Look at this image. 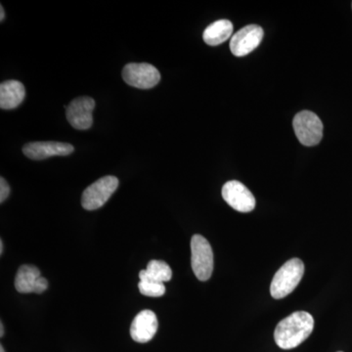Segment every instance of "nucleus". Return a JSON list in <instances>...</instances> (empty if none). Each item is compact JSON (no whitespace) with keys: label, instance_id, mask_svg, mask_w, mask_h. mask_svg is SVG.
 <instances>
[{"label":"nucleus","instance_id":"nucleus-1","mask_svg":"<svg viewBox=\"0 0 352 352\" xmlns=\"http://www.w3.org/2000/svg\"><path fill=\"white\" fill-rule=\"evenodd\" d=\"M314 319L307 311L294 312L279 322L274 332L275 342L280 349H293L311 335Z\"/></svg>","mask_w":352,"mask_h":352},{"label":"nucleus","instance_id":"nucleus-2","mask_svg":"<svg viewBox=\"0 0 352 352\" xmlns=\"http://www.w3.org/2000/svg\"><path fill=\"white\" fill-rule=\"evenodd\" d=\"M305 274V264L300 258H292L283 264L273 277L270 293L276 300L286 298L302 281Z\"/></svg>","mask_w":352,"mask_h":352},{"label":"nucleus","instance_id":"nucleus-3","mask_svg":"<svg viewBox=\"0 0 352 352\" xmlns=\"http://www.w3.org/2000/svg\"><path fill=\"white\" fill-rule=\"evenodd\" d=\"M191 265L200 281H208L214 271V252L210 243L199 234L191 239Z\"/></svg>","mask_w":352,"mask_h":352},{"label":"nucleus","instance_id":"nucleus-4","mask_svg":"<svg viewBox=\"0 0 352 352\" xmlns=\"http://www.w3.org/2000/svg\"><path fill=\"white\" fill-rule=\"evenodd\" d=\"M294 131L302 145H318L323 138V124L320 118L310 111L296 113L293 120Z\"/></svg>","mask_w":352,"mask_h":352},{"label":"nucleus","instance_id":"nucleus-5","mask_svg":"<svg viewBox=\"0 0 352 352\" xmlns=\"http://www.w3.org/2000/svg\"><path fill=\"white\" fill-rule=\"evenodd\" d=\"M119 186V179L115 176L101 177L83 191L82 206L87 210H98L107 203Z\"/></svg>","mask_w":352,"mask_h":352},{"label":"nucleus","instance_id":"nucleus-6","mask_svg":"<svg viewBox=\"0 0 352 352\" xmlns=\"http://www.w3.org/2000/svg\"><path fill=\"white\" fill-rule=\"evenodd\" d=\"M122 78L131 87L150 89L161 80V74L156 67L147 63H129L122 69Z\"/></svg>","mask_w":352,"mask_h":352},{"label":"nucleus","instance_id":"nucleus-7","mask_svg":"<svg viewBox=\"0 0 352 352\" xmlns=\"http://www.w3.org/2000/svg\"><path fill=\"white\" fill-rule=\"evenodd\" d=\"M222 198L234 210L240 212H250L256 208V198L243 183L232 180L222 187Z\"/></svg>","mask_w":352,"mask_h":352},{"label":"nucleus","instance_id":"nucleus-8","mask_svg":"<svg viewBox=\"0 0 352 352\" xmlns=\"http://www.w3.org/2000/svg\"><path fill=\"white\" fill-rule=\"evenodd\" d=\"M263 34V28L259 25H245L231 38V52L236 57H244L250 54L261 44Z\"/></svg>","mask_w":352,"mask_h":352},{"label":"nucleus","instance_id":"nucleus-9","mask_svg":"<svg viewBox=\"0 0 352 352\" xmlns=\"http://www.w3.org/2000/svg\"><path fill=\"white\" fill-rule=\"evenodd\" d=\"M94 108L95 101L91 97H78L74 99L67 107V120L74 129L87 131L94 122L92 112Z\"/></svg>","mask_w":352,"mask_h":352},{"label":"nucleus","instance_id":"nucleus-10","mask_svg":"<svg viewBox=\"0 0 352 352\" xmlns=\"http://www.w3.org/2000/svg\"><path fill=\"white\" fill-rule=\"evenodd\" d=\"M74 150H75L74 146L69 143L55 142V141L28 143L23 147L25 156L36 161L50 157L68 156L74 152Z\"/></svg>","mask_w":352,"mask_h":352},{"label":"nucleus","instance_id":"nucleus-11","mask_svg":"<svg viewBox=\"0 0 352 352\" xmlns=\"http://www.w3.org/2000/svg\"><path fill=\"white\" fill-rule=\"evenodd\" d=\"M15 288L21 294H41L48 288V282L36 266L22 265L16 275Z\"/></svg>","mask_w":352,"mask_h":352},{"label":"nucleus","instance_id":"nucleus-12","mask_svg":"<svg viewBox=\"0 0 352 352\" xmlns=\"http://www.w3.org/2000/svg\"><path fill=\"white\" fill-rule=\"evenodd\" d=\"M157 327H159V323H157L156 314L152 310H142L132 321L131 327L132 340L140 344L150 342L156 335Z\"/></svg>","mask_w":352,"mask_h":352},{"label":"nucleus","instance_id":"nucleus-13","mask_svg":"<svg viewBox=\"0 0 352 352\" xmlns=\"http://www.w3.org/2000/svg\"><path fill=\"white\" fill-rule=\"evenodd\" d=\"M25 96V89L22 82L7 80L0 85V107L4 110L17 108Z\"/></svg>","mask_w":352,"mask_h":352},{"label":"nucleus","instance_id":"nucleus-14","mask_svg":"<svg viewBox=\"0 0 352 352\" xmlns=\"http://www.w3.org/2000/svg\"><path fill=\"white\" fill-rule=\"evenodd\" d=\"M233 24L229 20L215 21L208 25L203 34V39L208 45L217 46L226 43L232 36Z\"/></svg>","mask_w":352,"mask_h":352},{"label":"nucleus","instance_id":"nucleus-15","mask_svg":"<svg viewBox=\"0 0 352 352\" xmlns=\"http://www.w3.org/2000/svg\"><path fill=\"white\" fill-rule=\"evenodd\" d=\"M173 277V271L170 265L162 261H151L148 263L145 270H141L139 273L140 281L151 280V281L164 282L170 281Z\"/></svg>","mask_w":352,"mask_h":352},{"label":"nucleus","instance_id":"nucleus-16","mask_svg":"<svg viewBox=\"0 0 352 352\" xmlns=\"http://www.w3.org/2000/svg\"><path fill=\"white\" fill-rule=\"evenodd\" d=\"M138 288L143 296H152V298H159L166 293V286L164 283L151 281V280L139 282Z\"/></svg>","mask_w":352,"mask_h":352},{"label":"nucleus","instance_id":"nucleus-17","mask_svg":"<svg viewBox=\"0 0 352 352\" xmlns=\"http://www.w3.org/2000/svg\"><path fill=\"white\" fill-rule=\"evenodd\" d=\"M10 195V187L3 177L0 178V203H3Z\"/></svg>","mask_w":352,"mask_h":352},{"label":"nucleus","instance_id":"nucleus-18","mask_svg":"<svg viewBox=\"0 0 352 352\" xmlns=\"http://www.w3.org/2000/svg\"><path fill=\"white\" fill-rule=\"evenodd\" d=\"M4 17H6V13H4V9L3 7H0V21H3Z\"/></svg>","mask_w":352,"mask_h":352},{"label":"nucleus","instance_id":"nucleus-19","mask_svg":"<svg viewBox=\"0 0 352 352\" xmlns=\"http://www.w3.org/2000/svg\"><path fill=\"white\" fill-rule=\"evenodd\" d=\"M4 336V325L3 323H0V337H3Z\"/></svg>","mask_w":352,"mask_h":352},{"label":"nucleus","instance_id":"nucleus-20","mask_svg":"<svg viewBox=\"0 0 352 352\" xmlns=\"http://www.w3.org/2000/svg\"><path fill=\"white\" fill-rule=\"evenodd\" d=\"M3 241H0V254H3Z\"/></svg>","mask_w":352,"mask_h":352},{"label":"nucleus","instance_id":"nucleus-21","mask_svg":"<svg viewBox=\"0 0 352 352\" xmlns=\"http://www.w3.org/2000/svg\"><path fill=\"white\" fill-rule=\"evenodd\" d=\"M0 352H6V351H4V349H3V346H0Z\"/></svg>","mask_w":352,"mask_h":352},{"label":"nucleus","instance_id":"nucleus-22","mask_svg":"<svg viewBox=\"0 0 352 352\" xmlns=\"http://www.w3.org/2000/svg\"><path fill=\"white\" fill-rule=\"evenodd\" d=\"M339 352H342V351H339Z\"/></svg>","mask_w":352,"mask_h":352}]
</instances>
